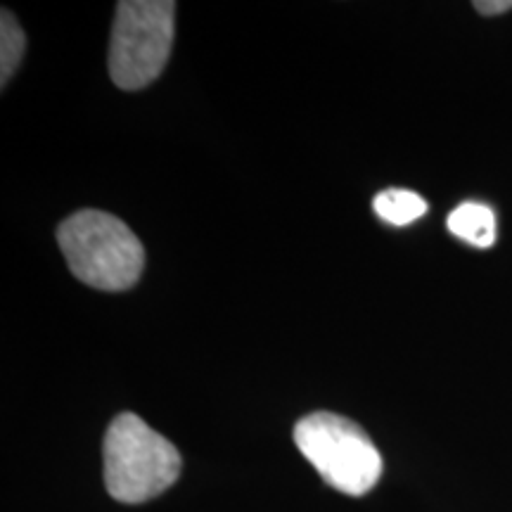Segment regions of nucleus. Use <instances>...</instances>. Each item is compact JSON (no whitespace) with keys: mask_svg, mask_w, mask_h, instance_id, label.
<instances>
[{"mask_svg":"<svg viewBox=\"0 0 512 512\" xmlns=\"http://www.w3.org/2000/svg\"><path fill=\"white\" fill-rule=\"evenodd\" d=\"M105 486L119 503H145L164 494L181 477V453L136 413H121L102 441Z\"/></svg>","mask_w":512,"mask_h":512,"instance_id":"f257e3e1","label":"nucleus"},{"mask_svg":"<svg viewBox=\"0 0 512 512\" xmlns=\"http://www.w3.org/2000/svg\"><path fill=\"white\" fill-rule=\"evenodd\" d=\"M57 242L72 273L95 290H131L143 275L145 249L136 233L105 211H76L62 221Z\"/></svg>","mask_w":512,"mask_h":512,"instance_id":"f03ea898","label":"nucleus"},{"mask_svg":"<svg viewBox=\"0 0 512 512\" xmlns=\"http://www.w3.org/2000/svg\"><path fill=\"white\" fill-rule=\"evenodd\" d=\"M294 444L323 482L347 496L373 491L382 456L361 425L335 413H311L294 425Z\"/></svg>","mask_w":512,"mask_h":512,"instance_id":"7ed1b4c3","label":"nucleus"},{"mask_svg":"<svg viewBox=\"0 0 512 512\" xmlns=\"http://www.w3.org/2000/svg\"><path fill=\"white\" fill-rule=\"evenodd\" d=\"M176 3L124 0L110 38V76L121 91H143L164 72L176 34Z\"/></svg>","mask_w":512,"mask_h":512,"instance_id":"20e7f679","label":"nucleus"},{"mask_svg":"<svg viewBox=\"0 0 512 512\" xmlns=\"http://www.w3.org/2000/svg\"><path fill=\"white\" fill-rule=\"evenodd\" d=\"M448 230L475 247H491L496 242V216L491 207L479 202H463L448 214Z\"/></svg>","mask_w":512,"mask_h":512,"instance_id":"39448f33","label":"nucleus"},{"mask_svg":"<svg viewBox=\"0 0 512 512\" xmlns=\"http://www.w3.org/2000/svg\"><path fill=\"white\" fill-rule=\"evenodd\" d=\"M375 214L392 226H408V223L422 219L427 214V202L418 192L411 190H384L373 202Z\"/></svg>","mask_w":512,"mask_h":512,"instance_id":"423d86ee","label":"nucleus"},{"mask_svg":"<svg viewBox=\"0 0 512 512\" xmlns=\"http://www.w3.org/2000/svg\"><path fill=\"white\" fill-rule=\"evenodd\" d=\"M24 50H27V38L22 27L10 10H3V17H0V83L3 86L17 72Z\"/></svg>","mask_w":512,"mask_h":512,"instance_id":"0eeeda50","label":"nucleus"},{"mask_svg":"<svg viewBox=\"0 0 512 512\" xmlns=\"http://www.w3.org/2000/svg\"><path fill=\"white\" fill-rule=\"evenodd\" d=\"M475 10L484 17L505 15V12L512 10V0H477Z\"/></svg>","mask_w":512,"mask_h":512,"instance_id":"6e6552de","label":"nucleus"}]
</instances>
